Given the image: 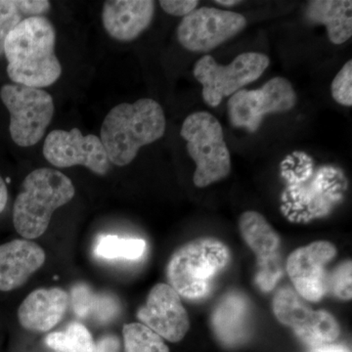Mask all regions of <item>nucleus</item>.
<instances>
[{"instance_id": "obj_1", "label": "nucleus", "mask_w": 352, "mask_h": 352, "mask_svg": "<svg viewBox=\"0 0 352 352\" xmlns=\"http://www.w3.org/2000/svg\"><path fill=\"white\" fill-rule=\"evenodd\" d=\"M56 31L47 18H28L6 38L7 75L25 87H50L59 80L62 66L55 54Z\"/></svg>"}, {"instance_id": "obj_2", "label": "nucleus", "mask_w": 352, "mask_h": 352, "mask_svg": "<svg viewBox=\"0 0 352 352\" xmlns=\"http://www.w3.org/2000/svg\"><path fill=\"white\" fill-rule=\"evenodd\" d=\"M166 120L162 106L150 98L122 103L109 112L102 124L100 139L111 164L127 166L143 146L163 138Z\"/></svg>"}, {"instance_id": "obj_3", "label": "nucleus", "mask_w": 352, "mask_h": 352, "mask_svg": "<svg viewBox=\"0 0 352 352\" xmlns=\"http://www.w3.org/2000/svg\"><path fill=\"white\" fill-rule=\"evenodd\" d=\"M76 190L68 176L53 168H38L25 176L14 203L13 224L25 240L43 236L50 226L53 212L75 197Z\"/></svg>"}, {"instance_id": "obj_4", "label": "nucleus", "mask_w": 352, "mask_h": 352, "mask_svg": "<svg viewBox=\"0 0 352 352\" xmlns=\"http://www.w3.org/2000/svg\"><path fill=\"white\" fill-rule=\"evenodd\" d=\"M230 258V251L221 241H191L173 252L168 261V285L182 298L201 300L210 293L215 278L226 270Z\"/></svg>"}, {"instance_id": "obj_5", "label": "nucleus", "mask_w": 352, "mask_h": 352, "mask_svg": "<svg viewBox=\"0 0 352 352\" xmlns=\"http://www.w3.org/2000/svg\"><path fill=\"white\" fill-rule=\"evenodd\" d=\"M182 138L196 163L193 182L199 188L224 179L231 173L230 152L224 141L223 129L212 113H191L183 122Z\"/></svg>"}, {"instance_id": "obj_6", "label": "nucleus", "mask_w": 352, "mask_h": 352, "mask_svg": "<svg viewBox=\"0 0 352 352\" xmlns=\"http://www.w3.org/2000/svg\"><path fill=\"white\" fill-rule=\"evenodd\" d=\"M0 98L10 113L11 138L20 147L38 144L50 126L55 106L52 96L41 88L6 85Z\"/></svg>"}, {"instance_id": "obj_7", "label": "nucleus", "mask_w": 352, "mask_h": 352, "mask_svg": "<svg viewBox=\"0 0 352 352\" xmlns=\"http://www.w3.org/2000/svg\"><path fill=\"white\" fill-rule=\"evenodd\" d=\"M270 64V58L258 52L242 53L227 66L206 55L197 61L193 74L203 85L204 100L210 107H217L223 98L258 80Z\"/></svg>"}, {"instance_id": "obj_8", "label": "nucleus", "mask_w": 352, "mask_h": 352, "mask_svg": "<svg viewBox=\"0 0 352 352\" xmlns=\"http://www.w3.org/2000/svg\"><path fill=\"white\" fill-rule=\"evenodd\" d=\"M296 94L286 78L276 76L256 90H240L228 100L231 126L254 133L266 115L288 112L295 107Z\"/></svg>"}, {"instance_id": "obj_9", "label": "nucleus", "mask_w": 352, "mask_h": 352, "mask_svg": "<svg viewBox=\"0 0 352 352\" xmlns=\"http://www.w3.org/2000/svg\"><path fill=\"white\" fill-rule=\"evenodd\" d=\"M245 25L242 14L201 7L183 18L176 34L185 50L208 52L239 34Z\"/></svg>"}, {"instance_id": "obj_10", "label": "nucleus", "mask_w": 352, "mask_h": 352, "mask_svg": "<svg viewBox=\"0 0 352 352\" xmlns=\"http://www.w3.org/2000/svg\"><path fill=\"white\" fill-rule=\"evenodd\" d=\"M43 153L47 162L59 168L83 166L102 176L111 168L100 138L94 134L85 136L78 129L51 131L44 141Z\"/></svg>"}, {"instance_id": "obj_11", "label": "nucleus", "mask_w": 352, "mask_h": 352, "mask_svg": "<svg viewBox=\"0 0 352 352\" xmlns=\"http://www.w3.org/2000/svg\"><path fill=\"white\" fill-rule=\"evenodd\" d=\"M332 243L317 241L289 254L287 272L295 291L307 302H318L328 293L326 265L336 256Z\"/></svg>"}, {"instance_id": "obj_12", "label": "nucleus", "mask_w": 352, "mask_h": 352, "mask_svg": "<svg viewBox=\"0 0 352 352\" xmlns=\"http://www.w3.org/2000/svg\"><path fill=\"white\" fill-rule=\"evenodd\" d=\"M138 317L140 323L171 342L183 340L190 328L188 314L183 307L182 296L168 284L153 287L145 305L139 308Z\"/></svg>"}, {"instance_id": "obj_13", "label": "nucleus", "mask_w": 352, "mask_h": 352, "mask_svg": "<svg viewBox=\"0 0 352 352\" xmlns=\"http://www.w3.org/2000/svg\"><path fill=\"white\" fill-rule=\"evenodd\" d=\"M239 229L243 239L258 256L261 266L259 285L264 289H272L279 277V270L272 264L281 244L279 235L263 215L252 210L241 214Z\"/></svg>"}, {"instance_id": "obj_14", "label": "nucleus", "mask_w": 352, "mask_h": 352, "mask_svg": "<svg viewBox=\"0 0 352 352\" xmlns=\"http://www.w3.org/2000/svg\"><path fill=\"white\" fill-rule=\"evenodd\" d=\"M154 13L152 0H108L104 3L102 23L111 38L127 43L149 28Z\"/></svg>"}, {"instance_id": "obj_15", "label": "nucleus", "mask_w": 352, "mask_h": 352, "mask_svg": "<svg viewBox=\"0 0 352 352\" xmlns=\"http://www.w3.org/2000/svg\"><path fill=\"white\" fill-rule=\"evenodd\" d=\"M45 259L43 248L32 241L16 239L0 245V291L21 288Z\"/></svg>"}, {"instance_id": "obj_16", "label": "nucleus", "mask_w": 352, "mask_h": 352, "mask_svg": "<svg viewBox=\"0 0 352 352\" xmlns=\"http://www.w3.org/2000/svg\"><path fill=\"white\" fill-rule=\"evenodd\" d=\"M69 303V295L64 289H36L21 303L18 320L25 330L48 332L63 320Z\"/></svg>"}, {"instance_id": "obj_17", "label": "nucleus", "mask_w": 352, "mask_h": 352, "mask_svg": "<svg viewBox=\"0 0 352 352\" xmlns=\"http://www.w3.org/2000/svg\"><path fill=\"white\" fill-rule=\"evenodd\" d=\"M250 305L240 293L226 294L217 303L212 316V329L222 344L235 347L250 335Z\"/></svg>"}, {"instance_id": "obj_18", "label": "nucleus", "mask_w": 352, "mask_h": 352, "mask_svg": "<svg viewBox=\"0 0 352 352\" xmlns=\"http://www.w3.org/2000/svg\"><path fill=\"white\" fill-rule=\"evenodd\" d=\"M305 17L314 25H324L329 39L342 44L352 36V1L351 0H314L307 3Z\"/></svg>"}, {"instance_id": "obj_19", "label": "nucleus", "mask_w": 352, "mask_h": 352, "mask_svg": "<svg viewBox=\"0 0 352 352\" xmlns=\"http://www.w3.org/2000/svg\"><path fill=\"white\" fill-rule=\"evenodd\" d=\"M69 300L78 317L101 323L112 320L120 311L119 302L115 296L111 294L95 293L89 286L82 283L72 288Z\"/></svg>"}, {"instance_id": "obj_20", "label": "nucleus", "mask_w": 352, "mask_h": 352, "mask_svg": "<svg viewBox=\"0 0 352 352\" xmlns=\"http://www.w3.org/2000/svg\"><path fill=\"white\" fill-rule=\"evenodd\" d=\"M47 0H0V57L10 32L23 21L50 12Z\"/></svg>"}, {"instance_id": "obj_21", "label": "nucleus", "mask_w": 352, "mask_h": 352, "mask_svg": "<svg viewBox=\"0 0 352 352\" xmlns=\"http://www.w3.org/2000/svg\"><path fill=\"white\" fill-rule=\"evenodd\" d=\"M273 311L278 320L294 330L309 320L314 310L295 289L283 288L273 298Z\"/></svg>"}, {"instance_id": "obj_22", "label": "nucleus", "mask_w": 352, "mask_h": 352, "mask_svg": "<svg viewBox=\"0 0 352 352\" xmlns=\"http://www.w3.org/2000/svg\"><path fill=\"white\" fill-rule=\"evenodd\" d=\"M293 331L298 339L312 347L332 344L340 333L339 323L335 317L324 310L314 311L309 320Z\"/></svg>"}, {"instance_id": "obj_23", "label": "nucleus", "mask_w": 352, "mask_h": 352, "mask_svg": "<svg viewBox=\"0 0 352 352\" xmlns=\"http://www.w3.org/2000/svg\"><path fill=\"white\" fill-rule=\"evenodd\" d=\"M45 344L57 352H95L96 349L91 333L78 322L69 324L64 332L46 336Z\"/></svg>"}, {"instance_id": "obj_24", "label": "nucleus", "mask_w": 352, "mask_h": 352, "mask_svg": "<svg viewBox=\"0 0 352 352\" xmlns=\"http://www.w3.org/2000/svg\"><path fill=\"white\" fill-rule=\"evenodd\" d=\"M146 242L139 238H122L116 235L101 236L95 245L97 256L106 259L124 258L136 261L142 258Z\"/></svg>"}, {"instance_id": "obj_25", "label": "nucleus", "mask_w": 352, "mask_h": 352, "mask_svg": "<svg viewBox=\"0 0 352 352\" xmlns=\"http://www.w3.org/2000/svg\"><path fill=\"white\" fill-rule=\"evenodd\" d=\"M122 337L124 352H170L163 338L142 323L124 325Z\"/></svg>"}, {"instance_id": "obj_26", "label": "nucleus", "mask_w": 352, "mask_h": 352, "mask_svg": "<svg viewBox=\"0 0 352 352\" xmlns=\"http://www.w3.org/2000/svg\"><path fill=\"white\" fill-rule=\"evenodd\" d=\"M351 261H344L328 275V293L344 300H351Z\"/></svg>"}, {"instance_id": "obj_27", "label": "nucleus", "mask_w": 352, "mask_h": 352, "mask_svg": "<svg viewBox=\"0 0 352 352\" xmlns=\"http://www.w3.org/2000/svg\"><path fill=\"white\" fill-rule=\"evenodd\" d=\"M331 94L333 100L340 105L352 106V61H347L331 85Z\"/></svg>"}, {"instance_id": "obj_28", "label": "nucleus", "mask_w": 352, "mask_h": 352, "mask_svg": "<svg viewBox=\"0 0 352 352\" xmlns=\"http://www.w3.org/2000/svg\"><path fill=\"white\" fill-rule=\"evenodd\" d=\"M198 0H161L160 6L164 12L177 17H185L198 6Z\"/></svg>"}, {"instance_id": "obj_29", "label": "nucleus", "mask_w": 352, "mask_h": 352, "mask_svg": "<svg viewBox=\"0 0 352 352\" xmlns=\"http://www.w3.org/2000/svg\"><path fill=\"white\" fill-rule=\"evenodd\" d=\"M120 349L119 340L116 337H105L99 340L95 352H118Z\"/></svg>"}, {"instance_id": "obj_30", "label": "nucleus", "mask_w": 352, "mask_h": 352, "mask_svg": "<svg viewBox=\"0 0 352 352\" xmlns=\"http://www.w3.org/2000/svg\"><path fill=\"white\" fill-rule=\"evenodd\" d=\"M8 201V190L3 178L0 176V214L6 210Z\"/></svg>"}, {"instance_id": "obj_31", "label": "nucleus", "mask_w": 352, "mask_h": 352, "mask_svg": "<svg viewBox=\"0 0 352 352\" xmlns=\"http://www.w3.org/2000/svg\"><path fill=\"white\" fill-rule=\"evenodd\" d=\"M311 352H349L346 347L342 346H337V344H326V346H321L314 347V351Z\"/></svg>"}, {"instance_id": "obj_32", "label": "nucleus", "mask_w": 352, "mask_h": 352, "mask_svg": "<svg viewBox=\"0 0 352 352\" xmlns=\"http://www.w3.org/2000/svg\"><path fill=\"white\" fill-rule=\"evenodd\" d=\"M215 3L220 4L222 6H234L236 4L240 3L238 0H217Z\"/></svg>"}]
</instances>
